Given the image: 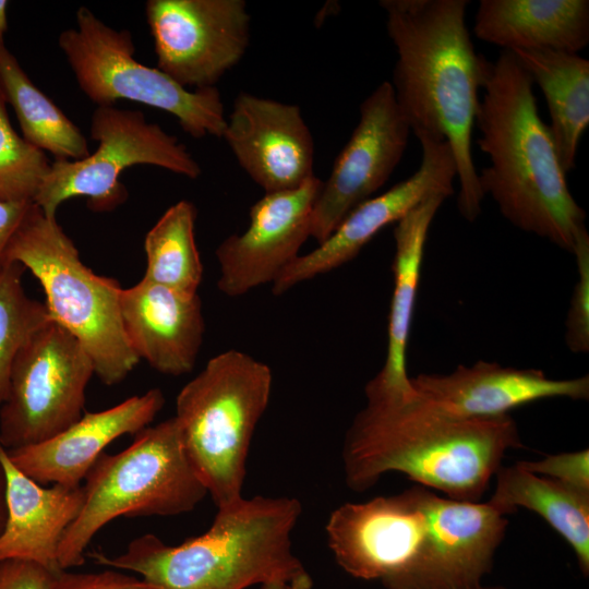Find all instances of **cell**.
Listing matches in <instances>:
<instances>
[{"mask_svg":"<svg viewBox=\"0 0 589 589\" xmlns=\"http://www.w3.org/2000/svg\"><path fill=\"white\" fill-rule=\"evenodd\" d=\"M468 0H382L397 51L392 86L400 112L421 140L447 142L456 163L460 215L473 221L484 194L471 140L484 57L466 24Z\"/></svg>","mask_w":589,"mask_h":589,"instance_id":"obj_2","label":"cell"},{"mask_svg":"<svg viewBox=\"0 0 589 589\" xmlns=\"http://www.w3.org/2000/svg\"><path fill=\"white\" fill-rule=\"evenodd\" d=\"M24 272L25 268L14 262L0 269V407L19 350L36 329L51 320L45 303L26 294L22 281Z\"/></svg>","mask_w":589,"mask_h":589,"instance_id":"obj_28","label":"cell"},{"mask_svg":"<svg viewBox=\"0 0 589 589\" xmlns=\"http://www.w3.org/2000/svg\"><path fill=\"white\" fill-rule=\"evenodd\" d=\"M412 388L438 409L460 418H494L540 399L589 397V376L552 380L541 370L502 366L478 361L449 374H419Z\"/></svg>","mask_w":589,"mask_h":589,"instance_id":"obj_17","label":"cell"},{"mask_svg":"<svg viewBox=\"0 0 589 589\" xmlns=\"http://www.w3.org/2000/svg\"><path fill=\"white\" fill-rule=\"evenodd\" d=\"M350 139L322 181L313 205L310 237L326 240L344 218L389 179L406 151L410 127L390 82H382L360 105Z\"/></svg>","mask_w":589,"mask_h":589,"instance_id":"obj_13","label":"cell"},{"mask_svg":"<svg viewBox=\"0 0 589 589\" xmlns=\"http://www.w3.org/2000/svg\"><path fill=\"white\" fill-rule=\"evenodd\" d=\"M301 503L289 496L240 498L217 508L209 529L179 545L147 533L115 556L89 553L99 565L128 570L159 589H245L308 575L291 532Z\"/></svg>","mask_w":589,"mask_h":589,"instance_id":"obj_4","label":"cell"},{"mask_svg":"<svg viewBox=\"0 0 589 589\" xmlns=\"http://www.w3.org/2000/svg\"><path fill=\"white\" fill-rule=\"evenodd\" d=\"M58 44L80 88L97 106L141 103L172 115L192 137H223L227 118L216 86L189 91L158 68L139 62L129 31L106 25L82 7L76 28L63 31Z\"/></svg>","mask_w":589,"mask_h":589,"instance_id":"obj_8","label":"cell"},{"mask_svg":"<svg viewBox=\"0 0 589 589\" xmlns=\"http://www.w3.org/2000/svg\"><path fill=\"white\" fill-rule=\"evenodd\" d=\"M50 589H159L143 578L117 570L98 573H70L55 575Z\"/></svg>","mask_w":589,"mask_h":589,"instance_id":"obj_32","label":"cell"},{"mask_svg":"<svg viewBox=\"0 0 589 589\" xmlns=\"http://www.w3.org/2000/svg\"><path fill=\"white\" fill-rule=\"evenodd\" d=\"M164 404L163 392L152 388L111 408L85 412L46 441L5 450L12 464L39 484L79 486L109 444L148 426Z\"/></svg>","mask_w":589,"mask_h":589,"instance_id":"obj_18","label":"cell"},{"mask_svg":"<svg viewBox=\"0 0 589 589\" xmlns=\"http://www.w3.org/2000/svg\"><path fill=\"white\" fill-rule=\"evenodd\" d=\"M0 88L28 143L56 160H80L89 155L80 129L34 85L4 43L0 44Z\"/></svg>","mask_w":589,"mask_h":589,"instance_id":"obj_26","label":"cell"},{"mask_svg":"<svg viewBox=\"0 0 589 589\" xmlns=\"http://www.w3.org/2000/svg\"><path fill=\"white\" fill-rule=\"evenodd\" d=\"M0 462L5 474L7 503L0 562L27 561L58 574L62 570L58 562L61 540L83 506L82 485L39 484L12 464L1 445Z\"/></svg>","mask_w":589,"mask_h":589,"instance_id":"obj_21","label":"cell"},{"mask_svg":"<svg viewBox=\"0 0 589 589\" xmlns=\"http://www.w3.org/2000/svg\"><path fill=\"white\" fill-rule=\"evenodd\" d=\"M5 262L19 263L35 276L51 320L79 340L104 384L120 383L140 362L121 322L122 288L81 261L57 218L34 204L10 242Z\"/></svg>","mask_w":589,"mask_h":589,"instance_id":"obj_7","label":"cell"},{"mask_svg":"<svg viewBox=\"0 0 589 589\" xmlns=\"http://www.w3.org/2000/svg\"><path fill=\"white\" fill-rule=\"evenodd\" d=\"M433 496L418 485L335 508L325 531L337 564L352 577L395 589L430 537Z\"/></svg>","mask_w":589,"mask_h":589,"instance_id":"obj_11","label":"cell"},{"mask_svg":"<svg viewBox=\"0 0 589 589\" xmlns=\"http://www.w3.org/2000/svg\"><path fill=\"white\" fill-rule=\"evenodd\" d=\"M473 33L503 50L578 53L589 43L588 0H481Z\"/></svg>","mask_w":589,"mask_h":589,"instance_id":"obj_22","label":"cell"},{"mask_svg":"<svg viewBox=\"0 0 589 589\" xmlns=\"http://www.w3.org/2000/svg\"><path fill=\"white\" fill-rule=\"evenodd\" d=\"M573 254L576 257L578 280L574 286L566 317L565 340L574 353L589 351V235L584 229L577 237Z\"/></svg>","mask_w":589,"mask_h":589,"instance_id":"obj_30","label":"cell"},{"mask_svg":"<svg viewBox=\"0 0 589 589\" xmlns=\"http://www.w3.org/2000/svg\"><path fill=\"white\" fill-rule=\"evenodd\" d=\"M7 8L8 1L0 0V44L4 43L3 36L8 27Z\"/></svg>","mask_w":589,"mask_h":589,"instance_id":"obj_37","label":"cell"},{"mask_svg":"<svg viewBox=\"0 0 589 589\" xmlns=\"http://www.w3.org/2000/svg\"><path fill=\"white\" fill-rule=\"evenodd\" d=\"M486 503L435 495L430 549L404 589H469L492 567L508 520Z\"/></svg>","mask_w":589,"mask_h":589,"instance_id":"obj_19","label":"cell"},{"mask_svg":"<svg viewBox=\"0 0 589 589\" xmlns=\"http://www.w3.org/2000/svg\"><path fill=\"white\" fill-rule=\"evenodd\" d=\"M312 579L310 575L300 577L294 581L273 580L261 585V589H311Z\"/></svg>","mask_w":589,"mask_h":589,"instance_id":"obj_35","label":"cell"},{"mask_svg":"<svg viewBox=\"0 0 589 589\" xmlns=\"http://www.w3.org/2000/svg\"><path fill=\"white\" fill-rule=\"evenodd\" d=\"M488 503L503 515L525 507L540 515L572 546L584 575L589 573V491L530 472L517 462L500 467Z\"/></svg>","mask_w":589,"mask_h":589,"instance_id":"obj_25","label":"cell"},{"mask_svg":"<svg viewBox=\"0 0 589 589\" xmlns=\"http://www.w3.org/2000/svg\"><path fill=\"white\" fill-rule=\"evenodd\" d=\"M420 144L422 159L414 173L358 205L316 249L298 255L272 283L274 294L348 263L384 227L426 199L454 193L457 168L448 143L421 140Z\"/></svg>","mask_w":589,"mask_h":589,"instance_id":"obj_14","label":"cell"},{"mask_svg":"<svg viewBox=\"0 0 589 589\" xmlns=\"http://www.w3.org/2000/svg\"><path fill=\"white\" fill-rule=\"evenodd\" d=\"M0 88V200L34 202L51 163L11 127Z\"/></svg>","mask_w":589,"mask_h":589,"instance_id":"obj_29","label":"cell"},{"mask_svg":"<svg viewBox=\"0 0 589 589\" xmlns=\"http://www.w3.org/2000/svg\"><path fill=\"white\" fill-rule=\"evenodd\" d=\"M34 202L0 200V269L7 264L5 255L14 235L34 206Z\"/></svg>","mask_w":589,"mask_h":589,"instance_id":"obj_34","label":"cell"},{"mask_svg":"<svg viewBox=\"0 0 589 589\" xmlns=\"http://www.w3.org/2000/svg\"><path fill=\"white\" fill-rule=\"evenodd\" d=\"M272 383L267 364L231 349L209 359L177 396L184 450L217 508L243 497L247 457Z\"/></svg>","mask_w":589,"mask_h":589,"instance_id":"obj_6","label":"cell"},{"mask_svg":"<svg viewBox=\"0 0 589 589\" xmlns=\"http://www.w3.org/2000/svg\"><path fill=\"white\" fill-rule=\"evenodd\" d=\"M7 518V503H5V474L0 462V533L3 529Z\"/></svg>","mask_w":589,"mask_h":589,"instance_id":"obj_36","label":"cell"},{"mask_svg":"<svg viewBox=\"0 0 589 589\" xmlns=\"http://www.w3.org/2000/svg\"><path fill=\"white\" fill-rule=\"evenodd\" d=\"M541 88L549 127L565 175L576 166L579 141L589 124V61L578 53L552 49L510 50Z\"/></svg>","mask_w":589,"mask_h":589,"instance_id":"obj_24","label":"cell"},{"mask_svg":"<svg viewBox=\"0 0 589 589\" xmlns=\"http://www.w3.org/2000/svg\"><path fill=\"white\" fill-rule=\"evenodd\" d=\"M91 137L98 142L94 153L80 160H55L34 203L50 218L60 204L84 196L94 212H109L128 199L119 181L133 165H152L196 179L202 169L187 147L143 112L98 106L93 112Z\"/></svg>","mask_w":589,"mask_h":589,"instance_id":"obj_9","label":"cell"},{"mask_svg":"<svg viewBox=\"0 0 589 589\" xmlns=\"http://www.w3.org/2000/svg\"><path fill=\"white\" fill-rule=\"evenodd\" d=\"M322 180L312 177L301 187L265 193L250 208L242 235H231L216 249L220 267L218 289L239 297L267 283L298 255L310 237L311 216Z\"/></svg>","mask_w":589,"mask_h":589,"instance_id":"obj_15","label":"cell"},{"mask_svg":"<svg viewBox=\"0 0 589 589\" xmlns=\"http://www.w3.org/2000/svg\"><path fill=\"white\" fill-rule=\"evenodd\" d=\"M447 197L434 195L406 214L394 229L395 255L392 264L394 289L390 301L387 351L383 368L366 385L400 389L410 384L406 349L410 334L424 245L431 223Z\"/></svg>","mask_w":589,"mask_h":589,"instance_id":"obj_23","label":"cell"},{"mask_svg":"<svg viewBox=\"0 0 589 589\" xmlns=\"http://www.w3.org/2000/svg\"><path fill=\"white\" fill-rule=\"evenodd\" d=\"M526 470L589 491L588 449L549 455L538 461H518Z\"/></svg>","mask_w":589,"mask_h":589,"instance_id":"obj_31","label":"cell"},{"mask_svg":"<svg viewBox=\"0 0 589 589\" xmlns=\"http://www.w3.org/2000/svg\"><path fill=\"white\" fill-rule=\"evenodd\" d=\"M145 14L157 68L185 88L215 87L249 46L244 0H149Z\"/></svg>","mask_w":589,"mask_h":589,"instance_id":"obj_12","label":"cell"},{"mask_svg":"<svg viewBox=\"0 0 589 589\" xmlns=\"http://www.w3.org/2000/svg\"><path fill=\"white\" fill-rule=\"evenodd\" d=\"M84 481L82 509L58 551L62 570L84 564L88 544L113 519L189 513L207 495L175 417L146 426L122 452L103 453Z\"/></svg>","mask_w":589,"mask_h":589,"instance_id":"obj_5","label":"cell"},{"mask_svg":"<svg viewBox=\"0 0 589 589\" xmlns=\"http://www.w3.org/2000/svg\"><path fill=\"white\" fill-rule=\"evenodd\" d=\"M533 84L510 50L484 58L474 125L490 166L478 172L479 184L512 225L573 253L586 212L568 189Z\"/></svg>","mask_w":589,"mask_h":589,"instance_id":"obj_3","label":"cell"},{"mask_svg":"<svg viewBox=\"0 0 589 589\" xmlns=\"http://www.w3.org/2000/svg\"><path fill=\"white\" fill-rule=\"evenodd\" d=\"M94 364L79 340L48 321L19 350L0 407V445L15 449L46 441L76 422Z\"/></svg>","mask_w":589,"mask_h":589,"instance_id":"obj_10","label":"cell"},{"mask_svg":"<svg viewBox=\"0 0 589 589\" xmlns=\"http://www.w3.org/2000/svg\"><path fill=\"white\" fill-rule=\"evenodd\" d=\"M195 205L182 200L170 206L144 240L143 278L185 294H197L203 265L195 243Z\"/></svg>","mask_w":589,"mask_h":589,"instance_id":"obj_27","label":"cell"},{"mask_svg":"<svg viewBox=\"0 0 589 589\" xmlns=\"http://www.w3.org/2000/svg\"><path fill=\"white\" fill-rule=\"evenodd\" d=\"M119 304L124 334L140 360L167 375L193 370L205 330L199 294L142 278L122 288Z\"/></svg>","mask_w":589,"mask_h":589,"instance_id":"obj_20","label":"cell"},{"mask_svg":"<svg viewBox=\"0 0 589 589\" xmlns=\"http://www.w3.org/2000/svg\"><path fill=\"white\" fill-rule=\"evenodd\" d=\"M223 139L265 193L293 190L314 177L313 136L297 105L241 92Z\"/></svg>","mask_w":589,"mask_h":589,"instance_id":"obj_16","label":"cell"},{"mask_svg":"<svg viewBox=\"0 0 589 589\" xmlns=\"http://www.w3.org/2000/svg\"><path fill=\"white\" fill-rule=\"evenodd\" d=\"M55 573L21 560L0 562V589H50Z\"/></svg>","mask_w":589,"mask_h":589,"instance_id":"obj_33","label":"cell"},{"mask_svg":"<svg viewBox=\"0 0 589 589\" xmlns=\"http://www.w3.org/2000/svg\"><path fill=\"white\" fill-rule=\"evenodd\" d=\"M469 589H505V588H504V587H501V586L482 587V586L480 585V586H478V587L469 588Z\"/></svg>","mask_w":589,"mask_h":589,"instance_id":"obj_38","label":"cell"},{"mask_svg":"<svg viewBox=\"0 0 589 589\" xmlns=\"http://www.w3.org/2000/svg\"><path fill=\"white\" fill-rule=\"evenodd\" d=\"M365 407L347 430L342 446L345 480L362 492L389 471L407 474L449 498L477 502L502 466L506 450L522 447L508 416L460 418L412 388L365 385Z\"/></svg>","mask_w":589,"mask_h":589,"instance_id":"obj_1","label":"cell"}]
</instances>
